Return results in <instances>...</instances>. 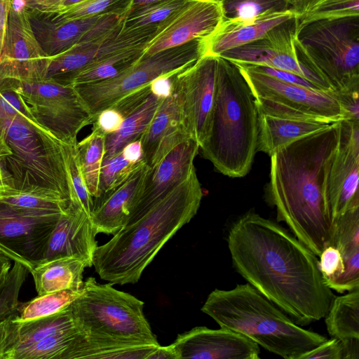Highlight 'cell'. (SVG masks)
I'll return each instance as SVG.
<instances>
[{
    "label": "cell",
    "mask_w": 359,
    "mask_h": 359,
    "mask_svg": "<svg viewBox=\"0 0 359 359\" xmlns=\"http://www.w3.org/2000/svg\"><path fill=\"white\" fill-rule=\"evenodd\" d=\"M226 240L235 270L296 324L325 318L334 294L317 256L292 233L249 211L231 224Z\"/></svg>",
    "instance_id": "obj_1"
},
{
    "label": "cell",
    "mask_w": 359,
    "mask_h": 359,
    "mask_svg": "<svg viewBox=\"0 0 359 359\" xmlns=\"http://www.w3.org/2000/svg\"><path fill=\"white\" fill-rule=\"evenodd\" d=\"M340 121L295 140L271 156L268 198L276 209L277 221L285 222L317 257L330 245L333 234L326 191L339 144Z\"/></svg>",
    "instance_id": "obj_2"
},
{
    "label": "cell",
    "mask_w": 359,
    "mask_h": 359,
    "mask_svg": "<svg viewBox=\"0 0 359 359\" xmlns=\"http://www.w3.org/2000/svg\"><path fill=\"white\" fill-rule=\"evenodd\" d=\"M203 198L194 168L189 176L138 219L97 246L93 266L111 284H133L163 245L196 215Z\"/></svg>",
    "instance_id": "obj_3"
},
{
    "label": "cell",
    "mask_w": 359,
    "mask_h": 359,
    "mask_svg": "<svg viewBox=\"0 0 359 359\" xmlns=\"http://www.w3.org/2000/svg\"><path fill=\"white\" fill-rule=\"evenodd\" d=\"M255 97L236 64L218 56L217 87L209 135L200 149L215 169L230 177L250 171L257 151Z\"/></svg>",
    "instance_id": "obj_4"
},
{
    "label": "cell",
    "mask_w": 359,
    "mask_h": 359,
    "mask_svg": "<svg viewBox=\"0 0 359 359\" xmlns=\"http://www.w3.org/2000/svg\"><path fill=\"white\" fill-rule=\"evenodd\" d=\"M201 310L220 327L240 333L285 359H300L327 339L296 324L248 283L229 290L215 289Z\"/></svg>",
    "instance_id": "obj_5"
},
{
    "label": "cell",
    "mask_w": 359,
    "mask_h": 359,
    "mask_svg": "<svg viewBox=\"0 0 359 359\" xmlns=\"http://www.w3.org/2000/svg\"><path fill=\"white\" fill-rule=\"evenodd\" d=\"M6 143L11 154L0 160L11 175L13 190L80 205L68 170L65 143L39 126L29 109L13 117Z\"/></svg>",
    "instance_id": "obj_6"
},
{
    "label": "cell",
    "mask_w": 359,
    "mask_h": 359,
    "mask_svg": "<svg viewBox=\"0 0 359 359\" xmlns=\"http://www.w3.org/2000/svg\"><path fill=\"white\" fill-rule=\"evenodd\" d=\"M112 285L94 277L83 282L81 294L69 306L79 331L101 339L160 344L144 314V302Z\"/></svg>",
    "instance_id": "obj_7"
},
{
    "label": "cell",
    "mask_w": 359,
    "mask_h": 359,
    "mask_svg": "<svg viewBox=\"0 0 359 359\" xmlns=\"http://www.w3.org/2000/svg\"><path fill=\"white\" fill-rule=\"evenodd\" d=\"M299 60L334 92L359 88V16L311 22L294 39Z\"/></svg>",
    "instance_id": "obj_8"
},
{
    "label": "cell",
    "mask_w": 359,
    "mask_h": 359,
    "mask_svg": "<svg viewBox=\"0 0 359 359\" xmlns=\"http://www.w3.org/2000/svg\"><path fill=\"white\" fill-rule=\"evenodd\" d=\"M208 39H196L140 57L116 76L73 85L95 121L103 110L123 96L149 85L156 78L181 72L207 53Z\"/></svg>",
    "instance_id": "obj_9"
},
{
    "label": "cell",
    "mask_w": 359,
    "mask_h": 359,
    "mask_svg": "<svg viewBox=\"0 0 359 359\" xmlns=\"http://www.w3.org/2000/svg\"><path fill=\"white\" fill-rule=\"evenodd\" d=\"M248 82L260 114L337 122L351 118L334 92L287 83L234 63Z\"/></svg>",
    "instance_id": "obj_10"
},
{
    "label": "cell",
    "mask_w": 359,
    "mask_h": 359,
    "mask_svg": "<svg viewBox=\"0 0 359 359\" xmlns=\"http://www.w3.org/2000/svg\"><path fill=\"white\" fill-rule=\"evenodd\" d=\"M43 128L63 143L76 144L79 131L94 120L72 85L52 80L12 84Z\"/></svg>",
    "instance_id": "obj_11"
},
{
    "label": "cell",
    "mask_w": 359,
    "mask_h": 359,
    "mask_svg": "<svg viewBox=\"0 0 359 359\" xmlns=\"http://www.w3.org/2000/svg\"><path fill=\"white\" fill-rule=\"evenodd\" d=\"M48 56L32 30L27 8L14 0L0 56V90L19 83L45 80Z\"/></svg>",
    "instance_id": "obj_12"
},
{
    "label": "cell",
    "mask_w": 359,
    "mask_h": 359,
    "mask_svg": "<svg viewBox=\"0 0 359 359\" xmlns=\"http://www.w3.org/2000/svg\"><path fill=\"white\" fill-rule=\"evenodd\" d=\"M218 56L206 53L173 76L184 125L201 147L209 135L215 104Z\"/></svg>",
    "instance_id": "obj_13"
},
{
    "label": "cell",
    "mask_w": 359,
    "mask_h": 359,
    "mask_svg": "<svg viewBox=\"0 0 359 359\" xmlns=\"http://www.w3.org/2000/svg\"><path fill=\"white\" fill-rule=\"evenodd\" d=\"M60 216L32 215L0 201V252L30 271L43 262Z\"/></svg>",
    "instance_id": "obj_14"
},
{
    "label": "cell",
    "mask_w": 359,
    "mask_h": 359,
    "mask_svg": "<svg viewBox=\"0 0 359 359\" xmlns=\"http://www.w3.org/2000/svg\"><path fill=\"white\" fill-rule=\"evenodd\" d=\"M225 19L222 0H189L157 26L143 50L147 56L194 40L209 38Z\"/></svg>",
    "instance_id": "obj_15"
},
{
    "label": "cell",
    "mask_w": 359,
    "mask_h": 359,
    "mask_svg": "<svg viewBox=\"0 0 359 359\" xmlns=\"http://www.w3.org/2000/svg\"><path fill=\"white\" fill-rule=\"evenodd\" d=\"M359 120H341L339 144L327 180V201L332 222L359 208Z\"/></svg>",
    "instance_id": "obj_16"
},
{
    "label": "cell",
    "mask_w": 359,
    "mask_h": 359,
    "mask_svg": "<svg viewBox=\"0 0 359 359\" xmlns=\"http://www.w3.org/2000/svg\"><path fill=\"white\" fill-rule=\"evenodd\" d=\"M27 11L34 34L48 57L61 53L79 43L102 36L124 18L123 14L109 12L60 20L34 11Z\"/></svg>",
    "instance_id": "obj_17"
},
{
    "label": "cell",
    "mask_w": 359,
    "mask_h": 359,
    "mask_svg": "<svg viewBox=\"0 0 359 359\" xmlns=\"http://www.w3.org/2000/svg\"><path fill=\"white\" fill-rule=\"evenodd\" d=\"M176 359H259V345L227 328L197 326L179 334L170 344Z\"/></svg>",
    "instance_id": "obj_18"
},
{
    "label": "cell",
    "mask_w": 359,
    "mask_h": 359,
    "mask_svg": "<svg viewBox=\"0 0 359 359\" xmlns=\"http://www.w3.org/2000/svg\"><path fill=\"white\" fill-rule=\"evenodd\" d=\"M199 149L198 142L193 138H189L150 168L142 194L128 224L144 215L189 176L195 168L194 161Z\"/></svg>",
    "instance_id": "obj_19"
},
{
    "label": "cell",
    "mask_w": 359,
    "mask_h": 359,
    "mask_svg": "<svg viewBox=\"0 0 359 359\" xmlns=\"http://www.w3.org/2000/svg\"><path fill=\"white\" fill-rule=\"evenodd\" d=\"M96 235L90 216L81 205L70 203L50 237L43 262L75 257L90 267L97 247Z\"/></svg>",
    "instance_id": "obj_20"
},
{
    "label": "cell",
    "mask_w": 359,
    "mask_h": 359,
    "mask_svg": "<svg viewBox=\"0 0 359 359\" xmlns=\"http://www.w3.org/2000/svg\"><path fill=\"white\" fill-rule=\"evenodd\" d=\"M149 169L144 162L121 185L94 199L90 217L96 234L114 235L128 224Z\"/></svg>",
    "instance_id": "obj_21"
},
{
    "label": "cell",
    "mask_w": 359,
    "mask_h": 359,
    "mask_svg": "<svg viewBox=\"0 0 359 359\" xmlns=\"http://www.w3.org/2000/svg\"><path fill=\"white\" fill-rule=\"evenodd\" d=\"M140 138L143 160L149 168L177 145L191 138L184 125L180 97L174 86L170 95L162 100Z\"/></svg>",
    "instance_id": "obj_22"
},
{
    "label": "cell",
    "mask_w": 359,
    "mask_h": 359,
    "mask_svg": "<svg viewBox=\"0 0 359 359\" xmlns=\"http://www.w3.org/2000/svg\"><path fill=\"white\" fill-rule=\"evenodd\" d=\"M296 18L295 12L287 9L264 13L250 19L225 18L208 39L207 53H221L258 40L278 25Z\"/></svg>",
    "instance_id": "obj_23"
},
{
    "label": "cell",
    "mask_w": 359,
    "mask_h": 359,
    "mask_svg": "<svg viewBox=\"0 0 359 359\" xmlns=\"http://www.w3.org/2000/svg\"><path fill=\"white\" fill-rule=\"evenodd\" d=\"M296 18L275 27L262 38L228 50L219 57L237 64L269 66L278 54L295 48Z\"/></svg>",
    "instance_id": "obj_24"
},
{
    "label": "cell",
    "mask_w": 359,
    "mask_h": 359,
    "mask_svg": "<svg viewBox=\"0 0 359 359\" xmlns=\"http://www.w3.org/2000/svg\"><path fill=\"white\" fill-rule=\"evenodd\" d=\"M333 226L330 245L340 252L345 269L332 290L344 293L359 288V208L337 217Z\"/></svg>",
    "instance_id": "obj_25"
},
{
    "label": "cell",
    "mask_w": 359,
    "mask_h": 359,
    "mask_svg": "<svg viewBox=\"0 0 359 359\" xmlns=\"http://www.w3.org/2000/svg\"><path fill=\"white\" fill-rule=\"evenodd\" d=\"M332 123L322 120L286 118L259 114L257 151L271 156L294 141L320 131Z\"/></svg>",
    "instance_id": "obj_26"
},
{
    "label": "cell",
    "mask_w": 359,
    "mask_h": 359,
    "mask_svg": "<svg viewBox=\"0 0 359 359\" xmlns=\"http://www.w3.org/2000/svg\"><path fill=\"white\" fill-rule=\"evenodd\" d=\"M13 318L8 323L3 359L17 348L35 344L59 333L78 330L69 306L55 314L26 322H16Z\"/></svg>",
    "instance_id": "obj_27"
},
{
    "label": "cell",
    "mask_w": 359,
    "mask_h": 359,
    "mask_svg": "<svg viewBox=\"0 0 359 359\" xmlns=\"http://www.w3.org/2000/svg\"><path fill=\"white\" fill-rule=\"evenodd\" d=\"M88 264L75 257H62L43 262L29 272L38 294L83 287V274Z\"/></svg>",
    "instance_id": "obj_28"
},
{
    "label": "cell",
    "mask_w": 359,
    "mask_h": 359,
    "mask_svg": "<svg viewBox=\"0 0 359 359\" xmlns=\"http://www.w3.org/2000/svg\"><path fill=\"white\" fill-rule=\"evenodd\" d=\"M159 346L101 339L79 332L68 359H149Z\"/></svg>",
    "instance_id": "obj_29"
},
{
    "label": "cell",
    "mask_w": 359,
    "mask_h": 359,
    "mask_svg": "<svg viewBox=\"0 0 359 359\" xmlns=\"http://www.w3.org/2000/svg\"><path fill=\"white\" fill-rule=\"evenodd\" d=\"M145 47L137 46L106 55L69 76L62 84L73 86L114 78L140 60Z\"/></svg>",
    "instance_id": "obj_30"
},
{
    "label": "cell",
    "mask_w": 359,
    "mask_h": 359,
    "mask_svg": "<svg viewBox=\"0 0 359 359\" xmlns=\"http://www.w3.org/2000/svg\"><path fill=\"white\" fill-rule=\"evenodd\" d=\"M325 322L333 338L342 342L359 341V288L334 296Z\"/></svg>",
    "instance_id": "obj_31"
},
{
    "label": "cell",
    "mask_w": 359,
    "mask_h": 359,
    "mask_svg": "<svg viewBox=\"0 0 359 359\" xmlns=\"http://www.w3.org/2000/svg\"><path fill=\"white\" fill-rule=\"evenodd\" d=\"M163 100L151 93L140 107L124 118L118 130L106 135L104 158L121 152L128 143L139 139L147 129Z\"/></svg>",
    "instance_id": "obj_32"
},
{
    "label": "cell",
    "mask_w": 359,
    "mask_h": 359,
    "mask_svg": "<svg viewBox=\"0 0 359 359\" xmlns=\"http://www.w3.org/2000/svg\"><path fill=\"white\" fill-rule=\"evenodd\" d=\"M104 145L105 135L95 128H93L92 132L87 137L76 144L82 173L88 190L93 199L97 196Z\"/></svg>",
    "instance_id": "obj_33"
},
{
    "label": "cell",
    "mask_w": 359,
    "mask_h": 359,
    "mask_svg": "<svg viewBox=\"0 0 359 359\" xmlns=\"http://www.w3.org/2000/svg\"><path fill=\"white\" fill-rule=\"evenodd\" d=\"M295 13L299 30L318 20L359 16V0H305Z\"/></svg>",
    "instance_id": "obj_34"
},
{
    "label": "cell",
    "mask_w": 359,
    "mask_h": 359,
    "mask_svg": "<svg viewBox=\"0 0 359 359\" xmlns=\"http://www.w3.org/2000/svg\"><path fill=\"white\" fill-rule=\"evenodd\" d=\"M65 290L38 294L32 300L19 303L17 315L13 318L16 322H26L51 316L67 309L82 292Z\"/></svg>",
    "instance_id": "obj_35"
},
{
    "label": "cell",
    "mask_w": 359,
    "mask_h": 359,
    "mask_svg": "<svg viewBox=\"0 0 359 359\" xmlns=\"http://www.w3.org/2000/svg\"><path fill=\"white\" fill-rule=\"evenodd\" d=\"M0 201L25 213L36 216L61 215L70 203L34 194L9 189L0 192Z\"/></svg>",
    "instance_id": "obj_36"
},
{
    "label": "cell",
    "mask_w": 359,
    "mask_h": 359,
    "mask_svg": "<svg viewBox=\"0 0 359 359\" xmlns=\"http://www.w3.org/2000/svg\"><path fill=\"white\" fill-rule=\"evenodd\" d=\"M189 0H164L134 9L123 20L125 27L158 25L180 9Z\"/></svg>",
    "instance_id": "obj_37"
},
{
    "label": "cell",
    "mask_w": 359,
    "mask_h": 359,
    "mask_svg": "<svg viewBox=\"0 0 359 359\" xmlns=\"http://www.w3.org/2000/svg\"><path fill=\"white\" fill-rule=\"evenodd\" d=\"M144 162L142 160L138 163H131L124 158L121 151L114 156L103 158L96 198L102 196L123 183Z\"/></svg>",
    "instance_id": "obj_38"
},
{
    "label": "cell",
    "mask_w": 359,
    "mask_h": 359,
    "mask_svg": "<svg viewBox=\"0 0 359 359\" xmlns=\"http://www.w3.org/2000/svg\"><path fill=\"white\" fill-rule=\"evenodd\" d=\"M225 18L250 19L291 7L287 0H222Z\"/></svg>",
    "instance_id": "obj_39"
},
{
    "label": "cell",
    "mask_w": 359,
    "mask_h": 359,
    "mask_svg": "<svg viewBox=\"0 0 359 359\" xmlns=\"http://www.w3.org/2000/svg\"><path fill=\"white\" fill-rule=\"evenodd\" d=\"M28 271L26 266L15 262L0 285V323L17 315L19 292Z\"/></svg>",
    "instance_id": "obj_40"
},
{
    "label": "cell",
    "mask_w": 359,
    "mask_h": 359,
    "mask_svg": "<svg viewBox=\"0 0 359 359\" xmlns=\"http://www.w3.org/2000/svg\"><path fill=\"white\" fill-rule=\"evenodd\" d=\"M130 1V0H83L50 16L56 20H67L109 12H117L126 15Z\"/></svg>",
    "instance_id": "obj_41"
},
{
    "label": "cell",
    "mask_w": 359,
    "mask_h": 359,
    "mask_svg": "<svg viewBox=\"0 0 359 359\" xmlns=\"http://www.w3.org/2000/svg\"><path fill=\"white\" fill-rule=\"evenodd\" d=\"M76 144L77 143L74 144L65 143L67 164L76 199L84 211L90 217L93 210L94 200L85 182Z\"/></svg>",
    "instance_id": "obj_42"
},
{
    "label": "cell",
    "mask_w": 359,
    "mask_h": 359,
    "mask_svg": "<svg viewBox=\"0 0 359 359\" xmlns=\"http://www.w3.org/2000/svg\"><path fill=\"white\" fill-rule=\"evenodd\" d=\"M27 109V105L18 93L11 89L0 90V157L11 154L6 143L10 121L17 113Z\"/></svg>",
    "instance_id": "obj_43"
},
{
    "label": "cell",
    "mask_w": 359,
    "mask_h": 359,
    "mask_svg": "<svg viewBox=\"0 0 359 359\" xmlns=\"http://www.w3.org/2000/svg\"><path fill=\"white\" fill-rule=\"evenodd\" d=\"M319 269L325 285L331 290L344 272V262L339 250L326 247L320 253Z\"/></svg>",
    "instance_id": "obj_44"
},
{
    "label": "cell",
    "mask_w": 359,
    "mask_h": 359,
    "mask_svg": "<svg viewBox=\"0 0 359 359\" xmlns=\"http://www.w3.org/2000/svg\"><path fill=\"white\" fill-rule=\"evenodd\" d=\"M151 93L149 84L123 96L110 107L116 110L124 118L140 107Z\"/></svg>",
    "instance_id": "obj_45"
},
{
    "label": "cell",
    "mask_w": 359,
    "mask_h": 359,
    "mask_svg": "<svg viewBox=\"0 0 359 359\" xmlns=\"http://www.w3.org/2000/svg\"><path fill=\"white\" fill-rule=\"evenodd\" d=\"M343 342L332 337L304 353L300 359H343Z\"/></svg>",
    "instance_id": "obj_46"
},
{
    "label": "cell",
    "mask_w": 359,
    "mask_h": 359,
    "mask_svg": "<svg viewBox=\"0 0 359 359\" xmlns=\"http://www.w3.org/2000/svg\"><path fill=\"white\" fill-rule=\"evenodd\" d=\"M243 65V64H242ZM252 69H254L255 71L266 74L267 75H269L272 77H274L277 79L296 84L302 86H304L309 88L318 90H322L318 86L311 82L310 81L307 80L306 79L299 76L297 74H295L294 73L283 71L280 69H278L276 68H273L268 66H264V65H245ZM323 91V90H322Z\"/></svg>",
    "instance_id": "obj_47"
},
{
    "label": "cell",
    "mask_w": 359,
    "mask_h": 359,
    "mask_svg": "<svg viewBox=\"0 0 359 359\" xmlns=\"http://www.w3.org/2000/svg\"><path fill=\"white\" fill-rule=\"evenodd\" d=\"M123 117L114 109L109 107L101 111L93 123V128L98 129L105 135L118 130L123 121Z\"/></svg>",
    "instance_id": "obj_48"
},
{
    "label": "cell",
    "mask_w": 359,
    "mask_h": 359,
    "mask_svg": "<svg viewBox=\"0 0 359 359\" xmlns=\"http://www.w3.org/2000/svg\"><path fill=\"white\" fill-rule=\"evenodd\" d=\"M175 74H166L154 79L150 83L151 93L161 99H165L170 95L173 90V76Z\"/></svg>",
    "instance_id": "obj_49"
},
{
    "label": "cell",
    "mask_w": 359,
    "mask_h": 359,
    "mask_svg": "<svg viewBox=\"0 0 359 359\" xmlns=\"http://www.w3.org/2000/svg\"><path fill=\"white\" fill-rule=\"evenodd\" d=\"M14 0H0V56L7 35L8 18Z\"/></svg>",
    "instance_id": "obj_50"
},
{
    "label": "cell",
    "mask_w": 359,
    "mask_h": 359,
    "mask_svg": "<svg viewBox=\"0 0 359 359\" xmlns=\"http://www.w3.org/2000/svg\"><path fill=\"white\" fill-rule=\"evenodd\" d=\"M125 159L131 163H138L143 160V151L140 138L128 143L121 150Z\"/></svg>",
    "instance_id": "obj_51"
},
{
    "label": "cell",
    "mask_w": 359,
    "mask_h": 359,
    "mask_svg": "<svg viewBox=\"0 0 359 359\" xmlns=\"http://www.w3.org/2000/svg\"><path fill=\"white\" fill-rule=\"evenodd\" d=\"M29 11L45 12L54 7L60 0H16Z\"/></svg>",
    "instance_id": "obj_52"
},
{
    "label": "cell",
    "mask_w": 359,
    "mask_h": 359,
    "mask_svg": "<svg viewBox=\"0 0 359 359\" xmlns=\"http://www.w3.org/2000/svg\"><path fill=\"white\" fill-rule=\"evenodd\" d=\"M13 189V183L11 175L0 160V192Z\"/></svg>",
    "instance_id": "obj_53"
},
{
    "label": "cell",
    "mask_w": 359,
    "mask_h": 359,
    "mask_svg": "<svg viewBox=\"0 0 359 359\" xmlns=\"http://www.w3.org/2000/svg\"><path fill=\"white\" fill-rule=\"evenodd\" d=\"M176 359L175 355L170 346H159L149 356V359Z\"/></svg>",
    "instance_id": "obj_54"
},
{
    "label": "cell",
    "mask_w": 359,
    "mask_h": 359,
    "mask_svg": "<svg viewBox=\"0 0 359 359\" xmlns=\"http://www.w3.org/2000/svg\"><path fill=\"white\" fill-rule=\"evenodd\" d=\"M82 1H83V0H60L52 8H50V9L45 11V12L40 13L45 14V15H55V14L59 13L60 11H62V10H64V9H65V8L72 6V5L78 4V3H79V2ZM38 13H39V12H38Z\"/></svg>",
    "instance_id": "obj_55"
},
{
    "label": "cell",
    "mask_w": 359,
    "mask_h": 359,
    "mask_svg": "<svg viewBox=\"0 0 359 359\" xmlns=\"http://www.w3.org/2000/svg\"><path fill=\"white\" fill-rule=\"evenodd\" d=\"M10 318H11L0 323V359H3L6 348L8 327Z\"/></svg>",
    "instance_id": "obj_56"
},
{
    "label": "cell",
    "mask_w": 359,
    "mask_h": 359,
    "mask_svg": "<svg viewBox=\"0 0 359 359\" xmlns=\"http://www.w3.org/2000/svg\"><path fill=\"white\" fill-rule=\"evenodd\" d=\"M11 269V259L0 252V285L4 282Z\"/></svg>",
    "instance_id": "obj_57"
},
{
    "label": "cell",
    "mask_w": 359,
    "mask_h": 359,
    "mask_svg": "<svg viewBox=\"0 0 359 359\" xmlns=\"http://www.w3.org/2000/svg\"><path fill=\"white\" fill-rule=\"evenodd\" d=\"M164 1V0H130L128 7L127 13L134 9H136V8L144 6H147V5H149L151 4H154V3H156L158 1Z\"/></svg>",
    "instance_id": "obj_58"
},
{
    "label": "cell",
    "mask_w": 359,
    "mask_h": 359,
    "mask_svg": "<svg viewBox=\"0 0 359 359\" xmlns=\"http://www.w3.org/2000/svg\"><path fill=\"white\" fill-rule=\"evenodd\" d=\"M305 0H287L291 8L296 12Z\"/></svg>",
    "instance_id": "obj_59"
}]
</instances>
